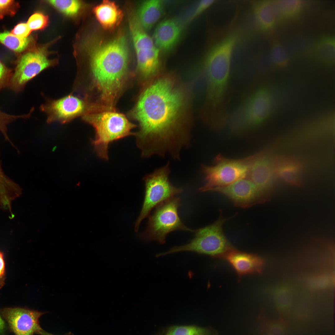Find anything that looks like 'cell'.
Here are the masks:
<instances>
[{
    "label": "cell",
    "instance_id": "d4e9b609",
    "mask_svg": "<svg viewBox=\"0 0 335 335\" xmlns=\"http://www.w3.org/2000/svg\"><path fill=\"white\" fill-rule=\"evenodd\" d=\"M48 1L57 10L69 16L77 14L82 7L81 2L78 0H54Z\"/></svg>",
    "mask_w": 335,
    "mask_h": 335
},
{
    "label": "cell",
    "instance_id": "d6986e66",
    "mask_svg": "<svg viewBox=\"0 0 335 335\" xmlns=\"http://www.w3.org/2000/svg\"><path fill=\"white\" fill-rule=\"evenodd\" d=\"M163 10V1L148 0L141 3L137 9L136 15L142 28L144 29L149 30L161 17Z\"/></svg>",
    "mask_w": 335,
    "mask_h": 335
},
{
    "label": "cell",
    "instance_id": "1f68e13d",
    "mask_svg": "<svg viewBox=\"0 0 335 335\" xmlns=\"http://www.w3.org/2000/svg\"><path fill=\"white\" fill-rule=\"evenodd\" d=\"M266 335H285L284 327L280 323H272L268 326Z\"/></svg>",
    "mask_w": 335,
    "mask_h": 335
},
{
    "label": "cell",
    "instance_id": "ffe728a7",
    "mask_svg": "<svg viewBox=\"0 0 335 335\" xmlns=\"http://www.w3.org/2000/svg\"><path fill=\"white\" fill-rule=\"evenodd\" d=\"M93 12L100 24L106 29L116 26L122 17L121 10L114 2L110 1H104L96 6Z\"/></svg>",
    "mask_w": 335,
    "mask_h": 335
},
{
    "label": "cell",
    "instance_id": "d590c367",
    "mask_svg": "<svg viewBox=\"0 0 335 335\" xmlns=\"http://www.w3.org/2000/svg\"><path fill=\"white\" fill-rule=\"evenodd\" d=\"M38 334L40 335H55V334H52L51 333H48V332L45 331L43 329H42L40 331V332ZM65 335H70L69 334H67Z\"/></svg>",
    "mask_w": 335,
    "mask_h": 335
},
{
    "label": "cell",
    "instance_id": "d6a6232c",
    "mask_svg": "<svg viewBox=\"0 0 335 335\" xmlns=\"http://www.w3.org/2000/svg\"><path fill=\"white\" fill-rule=\"evenodd\" d=\"M214 0H201L199 2L195 9L190 17L189 20H193L200 14L205 10L212 4Z\"/></svg>",
    "mask_w": 335,
    "mask_h": 335
},
{
    "label": "cell",
    "instance_id": "cb8c5ba5",
    "mask_svg": "<svg viewBox=\"0 0 335 335\" xmlns=\"http://www.w3.org/2000/svg\"><path fill=\"white\" fill-rule=\"evenodd\" d=\"M317 56L322 61L332 63L335 60V40L332 37L322 38L315 47Z\"/></svg>",
    "mask_w": 335,
    "mask_h": 335
},
{
    "label": "cell",
    "instance_id": "7a4b0ae2",
    "mask_svg": "<svg viewBox=\"0 0 335 335\" xmlns=\"http://www.w3.org/2000/svg\"><path fill=\"white\" fill-rule=\"evenodd\" d=\"M86 44L90 78L103 103L111 106L123 85L127 70L126 40L118 36L108 41L91 39Z\"/></svg>",
    "mask_w": 335,
    "mask_h": 335
},
{
    "label": "cell",
    "instance_id": "8fae6325",
    "mask_svg": "<svg viewBox=\"0 0 335 335\" xmlns=\"http://www.w3.org/2000/svg\"><path fill=\"white\" fill-rule=\"evenodd\" d=\"M212 191L223 194L236 206L247 208L267 201L269 195L261 191L248 178L239 179L226 186L218 187Z\"/></svg>",
    "mask_w": 335,
    "mask_h": 335
},
{
    "label": "cell",
    "instance_id": "3957f363",
    "mask_svg": "<svg viewBox=\"0 0 335 335\" xmlns=\"http://www.w3.org/2000/svg\"><path fill=\"white\" fill-rule=\"evenodd\" d=\"M82 118L94 128L96 135L92 143L98 155L103 159L108 158V147L110 143L135 134L132 130L136 126L124 115L118 112L95 110Z\"/></svg>",
    "mask_w": 335,
    "mask_h": 335
},
{
    "label": "cell",
    "instance_id": "277c9868",
    "mask_svg": "<svg viewBox=\"0 0 335 335\" xmlns=\"http://www.w3.org/2000/svg\"><path fill=\"white\" fill-rule=\"evenodd\" d=\"M229 219L221 217L213 223L195 230L194 238L188 243L174 247L157 254L158 257L181 252H193L219 258L233 248L223 230L224 223Z\"/></svg>",
    "mask_w": 335,
    "mask_h": 335
},
{
    "label": "cell",
    "instance_id": "836d02e7",
    "mask_svg": "<svg viewBox=\"0 0 335 335\" xmlns=\"http://www.w3.org/2000/svg\"><path fill=\"white\" fill-rule=\"evenodd\" d=\"M5 265L3 253L0 252V289L5 284Z\"/></svg>",
    "mask_w": 335,
    "mask_h": 335
},
{
    "label": "cell",
    "instance_id": "f1b7e54d",
    "mask_svg": "<svg viewBox=\"0 0 335 335\" xmlns=\"http://www.w3.org/2000/svg\"><path fill=\"white\" fill-rule=\"evenodd\" d=\"M19 7L18 3L15 1L0 0V19L6 15H15Z\"/></svg>",
    "mask_w": 335,
    "mask_h": 335
},
{
    "label": "cell",
    "instance_id": "484cf974",
    "mask_svg": "<svg viewBox=\"0 0 335 335\" xmlns=\"http://www.w3.org/2000/svg\"><path fill=\"white\" fill-rule=\"evenodd\" d=\"M279 10L282 16H291L295 14L299 10L302 2L300 0L276 1Z\"/></svg>",
    "mask_w": 335,
    "mask_h": 335
},
{
    "label": "cell",
    "instance_id": "4316f807",
    "mask_svg": "<svg viewBox=\"0 0 335 335\" xmlns=\"http://www.w3.org/2000/svg\"><path fill=\"white\" fill-rule=\"evenodd\" d=\"M271 56L273 61L276 64L283 65L287 61V57L283 47L278 42L272 45L271 50Z\"/></svg>",
    "mask_w": 335,
    "mask_h": 335
},
{
    "label": "cell",
    "instance_id": "4fadbf2b",
    "mask_svg": "<svg viewBox=\"0 0 335 335\" xmlns=\"http://www.w3.org/2000/svg\"><path fill=\"white\" fill-rule=\"evenodd\" d=\"M236 40L235 36H230L211 51L205 65L207 78L220 79L229 77L231 55Z\"/></svg>",
    "mask_w": 335,
    "mask_h": 335
},
{
    "label": "cell",
    "instance_id": "5b68a950",
    "mask_svg": "<svg viewBox=\"0 0 335 335\" xmlns=\"http://www.w3.org/2000/svg\"><path fill=\"white\" fill-rule=\"evenodd\" d=\"M271 108L269 91L264 88H257L233 113L230 123L231 131L238 134L258 127L268 118Z\"/></svg>",
    "mask_w": 335,
    "mask_h": 335
},
{
    "label": "cell",
    "instance_id": "e0dca14e",
    "mask_svg": "<svg viewBox=\"0 0 335 335\" xmlns=\"http://www.w3.org/2000/svg\"><path fill=\"white\" fill-rule=\"evenodd\" d=\"M253 11L256 23L263 30L272 27L282 16L276 1L257 2L253 5Z\"/></svg>",
    "mask_w": 335,
    "mask_h": 335
},
{
    "label": "cell",
    "instance_id": "83f0119b",
    "mask_svg": "<svg viewBox=\"0 0 335 335\" xmlns=\"http://www.w3.org/2000/svg\"><path fill=\"white\" fill-rule=\"evenodd\" d=\"M48 17L40 13H35L29 19L27 24L31 30L42 29L45 27L48 23Z\"/></svg>",
    "mask_w": 335,
    "mask_h": 335
},
{
    "label": "cell",
    "instance_id": "8992f818",
    "mask_svg": "<svg viewBox=\"0 0 335 335\" xmlns=\"http://www.w3.org/2000/svg\"><path fill=\"white\" fill-rule=\"evenodd\" d=\"M181 205L180 198L174 196L156 207L149 216L146 228L141 234L142 238L162 244L172 231L179 230L194 232L195 230L187 227L181 220L178 213Z\"/></svg>",
    "mask_w": 335,
    "mask_h": 335
},
{
    "label": "cell",
    "instance_id": "ac0fdd59",
    "mask_svg": "<svg viewBox=\"0 0 335 335\" xmlns=\"http://www.w3.org/2000/svg\"><path fill=\"white\" fill-rule=\"evenodd\" d=\"M275 175L286 182L300 186V174L302 167L300 163L294 159L280 157L274 160Z\"/></svg>",
    "mask_w": 335,
    "mask_h": 335
},
{
    "label": "cell",
    "instance_id": "7402d4cb",
    "mask_svg": "<svg viewBox=\"0 0 335 335\" xmlns=\"http://www.w3.org/2000/svg\"><path fill=\"white\" fill-rule=\"evenodd\" d=\"M217 331L211 327L194 325H173L165 330L163 335H217Z\"/></svg>",
    "mask_w": 335,
    "mask_h": 335
},
{
    "label": "cell",
    "instance_id": "30bf717a",
    "mask_svg": "<svg viewBox=\"0 0 335 335\" xmlns=\"http://www.w3.org/2000/svg\"><path fill=\"white\" fill-rule=\"evenodd\" d=\"M55 63L48 59L45 50L42 48L25 52L17 62L8 87L15 92L22 91L29 82Z\"/></svg>",
    "mask_w": 335,
    "mask_h": 335
},
{
    "label": "cell",
    "instance_id": "e575fe53",
    "mask_svg": "<svg viewBox=\"0 0 335 335\" xmlns=\"http://www.w3.org/2000/svg\"><path fill=\"white\" fill-rule=\"evenodd\" d=\"M7 326L0 313V335H7Z\"/></svg>",
    "mask_w": 335,
    "mask_h": 335
},
{
    "label": "cell",
    "instance_id": "4dcf8cb0",
    "mask_svg": "<svg viewBox=\"0 0 335 335\" xmlns=\"http://www.w3.org/2000/svg\"><path fill=\"white\" fill-rule=\"evenodd\" d=\"M31 31L27 23H20L16 26L11 32L18 37L25 38L28 37Z\"/></svg>",
    "mask_w": 335,
    "mask_h": 335
},
{
    "label": "cell",
    "instance_id": "f546056e",
    "mask_svg": "<svg viewBox=\"0 0 335 335\" xmlns=\"http://www.w3.org/2000/svg\"><path fill=\"white\" fill-rule=\"evenodd\" d=\"M12 70L0 61V92L8 87L12 74Z\"/></svg>",
    "mask_w": 335,
    "mask_h": 335
},
{
    "label": "cell",
    "instance_id": "52a82bcc",
    "mask_svg": "<svg viewBox=\"0 0 335 335\" xmlns=\"http://www.w3.org/2000/svg\"><path fill=\"white\" fill-rule=\"evenodd\" d=\"M254 154L238 159L218 156L212 166L202 165V171L205 183L199 189L201 192L212 191L215 188L229 185L248 176Z\"/></svg>",
    "mask_w": 335,
    "mask_h": 335
},
{
    "label": "cell",
    "instance_id": "9c48e42d",
    "mask_svg": "<svg viewBox=\"0 0 335 335\" xmlns=\"http://www.w3.org/2000/svg\"><path fill=\"white\" fill-rule=\"evenodd\" d=\"M87 99L71 93L59 99H47L40 109L46 115L48 123H65L95 110Z\"/></svg>",
    "mask_w": 335,
    "mask_h": 335
},
{
    "label": "cell",
    "instance_id": "603a6c76",
    "mask_svg": "<svg viewBox=\"0 0 335 335\" xmlns=\"http://www.w3.org/2000/svg\"><path fill=\"white\" fill-rule=\"evenodd\" d=\"M31 41L28 37H18L8 31L0 32V42L9 49L17 52H20L26 49Z\"/></svg>",
    "mask_w": 335,
    "mask_h": 335
},
{
    "label": "cell",
    "instance_id": "6da1fadb",
    "mask_svg": "<svg viewBox=\"0 0 335 335\" xmlns=\"http://www.w3.org/2000/svg\"><path fill=\"white\" fill-rule=\"evenodd\" d=\"M168 78H160L143 92L133 111L140 129L135 134L142 156L169 155L179 159L191 136L181 121L184 104L181 92Z\"/></svg>",
    "mask_w": 335,
    "mask_h": 335
},
{
    "label": "cell",
    "instance_id": "5bb4252c",
    "mask_svg": "<svg viewBox=\"0 0 335 335\" xmlns=\"http://www.w3.org/2000/svg\"><path fill=\"white\" fill-rule=\"evenodd\" d=\"M274 160L264 151L254 154L248 176L261 191L268 195L275 175Z\"/></svg>",
    "mask_w": 335,
    "mask_h": 335
},
{
    "label": "cell",
    "instance_id": "2e32d148",
    "mask_svg": "<svg viewBox=\"0 0 335 335\" xmlns=\"http://www.w3.org/2000/svg\"><path fill=\"white\" fill-rule=\"evenodd\" d=\"M181 32V28L176 21L172 19L165 20L156 28L153 35L154 42L159 49L164 51L168 50L176 44Z\"/></svg>",
    "mask_w": 335,
    "mask_h": 335
},
{
    "label": "cell",
    "instance_id": "ba28073f",
    "mask_svg": "<svg viewBox=\"0 0 335 335\" xmlns=\"http://www.w3.org/2000/svg\"><path fill=\"white\" fill-rule=\"evenodd\" d=\"M170 172L168 162L144 177L145 197L141 210L135 223V231H138L141 222L154 208L182 192V188L174 186L170 182L169 178Z\"/></svg>",
    "mask_w": 335,
    "mask_h": 335
},
{
    "label": "cell",
    "instance_id": "44dd1931",
    "mask_svg": "<svg viewBox=\"0 0 335 335\" xmlns=\"http://www.w3.org/2000/svg\"><path fill=\"white\" fill-rule=\"evenodd\" d=\"M21 192L20 185L5 173L0 163V206L12 214V201Z\"/></svg>",
    "mask_w": 335,
    "mask_h": 335
},
{
    "label": "cell",
    "instance_id": "7c38bea8",
    "mask_svg": "<svg viewBox=\"0 0 335 335\" xmlns=\"http://www.w3.org/2000/svg\"><path fill=\"white\" fill-rule=\"evenodd\" d=\"M46 313L18 307L0 309L1 315L15 335L38 334L42 329L40 318Z\"/></svg>",
    "mask_w": 335,
    "mask_h": 335
},
{
    "label": "cell",
    "instance_id": "9a60e30c",
    "mask_svg": "<svg viewBox=\"0 0 335 335\" xmlns=\"http://www.w3.org/2000/svg\"><path fill=\"white\" fill-rule=\"evenodd\" d=\"M221 258L228 261L239 275L262 272L263 261L255 254L238 251L233 248Z\"/></svg>",
    "mask_w": 335,
    "mask_h": 335
}]
</instances>
